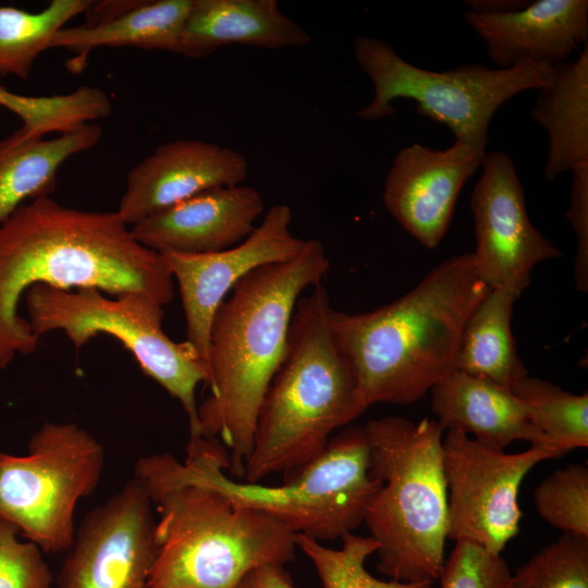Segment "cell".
<instances>
[{
    "label": "cell",
    "instance_id": "obj_26",
    "mask_svg": "<svg viewBox=\"0 0 588 588\" xmlns=\"http://www.w3.org/2000/svg\"><path fill=\"white\" fill-rule=\"evenodd\" d=\"M547 443L562 454L588 445V394H573L528 375L512 389Z\"/></svg>",
    "mask_w": 588,
    "mask_h": 588
},
{
    "label": "cell",
    "instance_id": "obj_13",
    "mask_svg": "<svg viewBox=\"0 0 588 588\" xmlns=\"http://www.w3.org/2000/svg\"><path fill=\"white\" fill-rule=\"evenodd\" d=\"M481 166L470 196L476 236L473 265L490 289H504L518 298L530 284L532 269L563 253L531 224L510 156L493 150Z\"/></svg>",
    "mask_w": 588,
    "mask_h": 588
},
{
    "label": "cell",
    "instance_id": "obj_2",
    "mask_svg": "<svg viewBox=\"0 0 588 588\" xmlns=\"http://www.w3.org/2000/svg\"><path fill=\"white\" fill-rule=\"evenodd\" d=\"M330 268L318 238L282 262L244 275L218 307L210 328V395L198 405L199 433L221 439L231 473L243 479L258 412L287 346L299 295L321 283Z\"/></svg>",
    "mask_w": 588,
    "mask_h": 588
},
{
    "label": "cell",
    "instance_id": "obj_20",
    "mask_svg": "<svg viewBox=\"0 0 588 588\" xmlns=\"http://www.w3.org/2000/svg\"><path fill=\"white\" fill-rule=\"evenodd\" d=\"M310 40L275 0H193L177 53L199 59L228 45L282 49Z\"/></svg>",
    "mask_w": 588,
    "mask_h": 588
},
{
    "label": "cell",
    "instance_id": "obj_5",
    "mask_svg": "<svg viewBox=\"0 0 588 588\" xmlns=\"http://www.w3.org/2000/svg\"><path fill=\"white\" fill-rule=\"evenodd\" d=\"M159 513L148 588H237L250 572L295 558L296 532L218 490L135 465Z\"/></svg>",
    "mask_w": 588,
    "mask_h": 588
},
{
    "label": "cell",
    "instance_id": "obj_18",
    "mask_svg": "<svg viewBox=\"0 0 588 588\" xmlns=\"http://www.w3.org/2000/svg\"><path fill=\"white\" fill-rule=\"evenodd\" d=\"M498 69L525 62L556 65L588 39L587 0H538L507 13L464 12Z\"/></svg>",
    "mask_w": 588,
    "mask_h": 588
},
{
    "label": "cell",
    "instance_id": "obj_3",
    "mask_svg": "<svg viewBox=\"0 0 588 588\" xmlns=\"http://www.w3.org/2000/svg\"><path fill=\"white\" fill-rule=\"evenodd\" d=\"M491 289L471 254L432 268L400 298L366 313L331 309L334 340L368 408L421 400L453 370L465 323Z\"/></svg>",
    "mask_w": 588,
    "mask_h": 588
},
{
    "label": "cell",
    "instance_id": "obj_30",
    "mask_svg": "<svg viewBox=\"0 0 588 588\" xmlns=\"http://www.w3.org/2000/svg\"><path fill=\"white\" fill-rule=\"evenodd\" d=\"M538 514L548 524L575 536L588 537V468L571 464L544 478L534 492Z\"/></svg>",
    "mask_w": 588,
    "mask_h": 588
},
{
    "label": "cell",
    "instance_id": "obj_31",
    "mask_svg": "<svg viewBox=\"0 0 588 588\" xmlns=\"http://www.w3.org/2000/svg\"><path fill=\"white\" fill-rule=\"evenodd\" d=\"M439 578L441 588H509L511 573L500 555L473 541L457 540Z\"/></svg>",
    "mask_w": 588,
    "mask_h": 588
},
{
    "label": "cell",
    "instance_id": "obj_34",
    "mask_svg": "<svg viewBox=\"0 0 588 588\" xmlns=\"http://www.w3.org/2000/svg\"><path fill=\"white\" fill-rule=\"evenodd\" d=\"M237 588H296L281 565H266L247 574Z\"/></svg>",
    "mask_w": 588,
    "mask_h": 588
},
{
    "label": "cell",
    "instance_id": "obj_15",
    "mask_svg": "<svg viewBox=\"0 0 588 588\" xmlns=\"http://www.w3.org/2000/svg\"><path fill=\"white\" fill-rule=\"evenodd\" d=\"M486 151L454 143L437 150L420 144L401 149L384 181L385 209L426 248H436L449 228L465 182Z\"/></svg>",
    "mask_w": 588,
    "mask_h": 588
},
{
    "label": "cell",
    "instance_id": "obj_24",
    "mask_svg": "<svg viewBox=\"0 0 588 588\" xmlns=\"http://www.w3.org/2000/svg\"><path fill=\"white\" fill-rule=\"evenodd\" d=\"M517 297L491 289L467 319L455 356V370L488 379L512 391L527 369L511 330Z\"/></svg>",
    "mask_w": 588,
    "mask_h": 588
},
{
    "label": "cell",
    "instance_id": "obj_25",
    "mask_svg": "<svg viewBox=\"0 0 588 588\" xmlns=\"http://www.w3.org/2000/svg\"><path fill=\"white\" fill-rule=\"evenodd\" d=\"M90 0H52L38 12L0 5V75L27 79L36 58L52 37Z\"/></svg>",
    "mask_w": 588,
    "mask_h": 588
},
{
    "label": "cell",
    "instance_id": "obj_16",
    "mask_svg": "<svg viewBox=\"0 0 588 588\" xmlns=\"http://www.w3.org/2000/svg\"><path fill=\"white\" fill-rule=\"evenodd\" d=\"M247 169L234 149L197 139L170 142L131 170L117 212L131 228L204 191L241 184Z\"/></svg>",
    "mask_w": 588,
    "mask_h": 588
},
{
    "label": "cell",
    "instance_id": "obj_19",
    "mask_svg": "<svg viewBox=\"0 0 588 588\" xmlns=\"http://www.w3.org/2000/svg\"><path fill=\"white\" fill-rule=\"evenodd\" d=\"M430 391L431 409L446 431L473 436L476 441L498 450L516 440L549 445L520 400L511 390L488 379L453 370Z\"/></svg>",
    "mask_w": 588,
    "mask_h": 588
},
{
    "label": "cell",
    "instance_id": "obj_27",
    "mask_svg": "<svg viewBox=\"0 0 588 588\" xmlns=\"http://www.w3.org/2000/svg\"><path fill=\"white\" fill-rule=\"evenodd\" d=\"M0 107L14 113L28 133H68L111 113L107 94L97 87L79 86L65 95L25 96L0 85Z\"/></svg>",
    "mask_w": 588,
    "mask_h": 588
},
{
    "label": "cell",
    "instance_id": "obj_22",
    "mask_svg": "<svg viewBox=\"0 0 588 588\" xmlns=\"http://www.w3.org/2000/svg\"><path fill=\"white\" fill-rule=\"evenodd\" d=\"M530 113L548 134L544 177L552 181L588 161V44L576 61L555 65Z\"/></svg>",
    "mask_w": 588,
    "mask_h": 588
},
{
    "label": "cell",
    "instance_id": "obj_6",
    "mask_svg": "<svg viewBox=\"0 0 588 588\" xmlns=\"http://www.w3.org/2000/svg\"><path fill=\"white\" fill-rule=\"evenodd\" d=\"M369 474L380 482L363 522L378 543L377 569L393 580L433 581L444 565L448 489L442 464L443 427L384 416L363 426Z\"/></svg>",
    "mask_w": 588,
    "mask_h": 588
},
{
    "label": "cell",
    "instance_id": "obj_29",
    "mask_svg": "<svg viewBox=\"0 0 588 588\" xmlns=\"http://www.w3.org/2000/svg\"><path fill=\"white\" fill-rule=\"evenodd\" d=\"M509 588H588V537L563 534L511 574Z\"/></svg>",
    "mask_w": 588,
    "mask_h": 588
},
{
    "label": "cell",
    "instance_id": "obj_12",
    "mask_svg": "<svg viewBox=\"0 0 588 588\" xmlns=\"http://www.w3.org/2000/svg\"><path fill=\"white\" fill-rule=\"evenodd\" d=\"M144 482L133 477L89 511L58 577V588H148L155 520Z\"/></svg>",
    "mask_w": 588,
    "mask_h": 588
},
{
    "label": "cell",
    "instance_id": "obj_28",
    "mask_svg": "<svg viewBox=\"0 0 588 588\" xmlns=\"http://www.w3.org/2000/svg\"><path fill=\"white\" fill-rule=\"evenodd\" d=\"M340 549H330L319 540L296 534V547L314 564L322 588H430L432 581L381 580L369 574L365 562L379 549L372 537L345 534Z\"/></svg>",
    "mask_w": 588,
    "mask_h": 588
},
{
    "label": "cell",
    "instance_id": "obj_9",
    "mask_svg": "<svg viewBox=\"0 0 588 588\" xmlns=\"http://www.w3.org/2000/svg\"><path fill=\"white\" fill-rule=\"evenodd\" d=\"M354 54L375 89L358 118L373 121L390 117L395 112L392 101L412 99L419 114L448 126L455 143L483 151L499 107L522 91L542 88L555 72V65L541 62L509 69L463 64L434 72L406 62L388 42L368 36L355 40Z\"/></svg>",
    "mask_w": 588,
    "mask_h": 588
},
{
    "label": "cell",
    "instance_id": "obj_33",
    "mask_svg": "<svg viewBox=\"0 0 588 588\" xmlns=\"http://www.w3.org/2000/svg\"><path fill=\"white\" fill-rule=\"evenodd\" d=\"M571 203L565 217L577 243L574 272L578 291L588 292V161L572 170Z\"/></svg>",
    "mask_w": 588,
    "mask_h": 588
},
{
    "label": "cell",
    "instance_id": "obj_8",
    "mask_svg": "<svg viewBox=\"0 0 588 588\" xmlns=\"http://www.w3.org/2000/svg\"><path fill=\"white\" fill-rule=\"evenodd\" d=\"M24 301L27 321L38 339L62 331L76 350L99 334L117 339L144 373L181 403L191 438L201 437L196 388L207 382V366L188 342H174L164 333L162 305L137 292L111 298L97 289L73 291L45 284L29 287Z\"/></svg>",
    "mask_w": 588,
    "mask_h": 588
},
{
    "label": "cell",
    "instance_id": "obj_23",
    "mask_svg": "<svg viewBox=\"0 0 588 588\" xmlns=\"http://www.w3.org/2000/svg\"><path fill=\"white\" fill-rule=\"evenodd\" d=\"M193 0L139 1L119 16L95 25L61 28L50 48L78 53L79 64L88 53L102 47H135L177 53L182 32Z\"/></svg>",
    "mask_w": 588,
    "mask_h": 588
},
{
    "label": "cell",
    "instance_id": "obj_10",
    "mask_svg": "<svg viewBox=\"0 0 588 588\" xmlns=\"http://www.w3.org/2000/svg\"><path fill=\"white\" fill-rule=\"evenodd\" d=\"M105 466L101 443L73 422H45L27 454L0 451V516L45 553L69 550L79 500L97 488Z\"/></svg>",
    "mask_w": 588,
    "mask_h": 588
},
{
    "label": "cell",
    "instance_id": "obj_11",
    "mask_svg": "<svg viewBox=\"0 0 588 588\" xmlns=\"http://www.w3.org/2000/svg\"><path fill=\"white\" fill-rule=\"evenodd\" d=\"M563 455L549 445L507 454L448 430L442 464L448 489V538L473 541L500 555L516 536L519 486L538 463Z\"/></svg>",
    "mask_w": 588,
    "mask_h": 588
},
{
    "label": "cell",
    "instance_id": "obj_32",
    "mask_svg": "<svg viewBox=\"0 0 588 588\" xmlns=\"http://www.w3.org/2000/svg\"><path fill=\"white\" fill-rule=\"evenodd\" d=\"M15 525L0 516V588H50L52 573L42 551L19 539Z\"/></svg>",
    "mask_w": 588,
    "mask_h": 588
},
{
    "label": "cell",
    "instance_id": "obj_7",
    "mask_svg": "<svg viewBox=\"0 0 588 588\" xmlns=\"http://www.w3.org/2000/svg\"><path fill=\"white\" fill-rule=\"evenodd\" d=\"M137 464L173 480L211 487L234 504L267 513L294 532L317 540L352 532L380 487L369 474L363 426H350L332 437L318 457L286 476L281 486L228 477L229 454L218 439L204 437L189 438L183 462L169 453H154Z\"/></svg>",
    "mask_w": 588,
    "mask_h": 588
},
{
    "label": "cell",
    "instance_id": "obj_21",
    "mask_svg": "<svg viewBox=\"0 0 588 588\" xmlns=\"http://www.w3.org/2000/svg\"><path fill=\"white\" fill-rule=\"evenodd\" d=\"M101 135L100 125L88 123L50 139L23 127L0 139V226L25 203L50 196L61 164Z\"/></svg>",
    "mask_w": 588,
    "mask_h": 588
},
{
    "label": "cell",
    "instance_id": "obj_35",
    "mask_svg": "<svg viewBox=\"0 0 588 588\" xmlns=\"http://www.w3.org/2000/svg\"><path fill=\"white\" fill-rule=\"evenodd\" d=\"M470 11L478 13H507L525 8L529 1L471 0L466 1Z\"/></svg>",
    "mask_w": 588,
    "mask_h": 588
},
{
    "label": "cell",
    "instance_id": "obj_1",
    "mask_svg": "<svg viewBox=\"0 0 588 588\" xmlns=\"http://www.w3.org/2000/svg\"><path fill=\"white\" fill-rule=\"evenodd\" d=\"M36 284L137 292L169 304L174 280L162 257L142 244L114 212L65 207L50 196L22 205L0 226V368L38 346L19 303Z\"/></svg>",
    "mask_w": 588,
    "mask_h": 588
},
{
    "label": "cell",
    "instance_id": "obj_14",
    "mask_svg": "<svg viewBox=\"0 0 588 588\" xmlns=\"http://www.w3.org/2000/svg\"><path fill=\"white\" fill-rule=\"evenodd\" d=\"M291 222V208L277 204L269 208L259 226L233 247L199 255L161 254L179 286L185 341L206 366L211 322L232 287L254 269L287 261L303 249L306 240L292 234Z\"/></svg>",
    "mask_w": 588,
    "mask_h": 588
},
{
    "label": "cell",
    "instance_id": "obj_17",
    "mask_svg": "<svg viewBox=\"0 0 588 588\" xmlns=\"http://www.w3.org/2000/svg\"><path fill=\"white\" fill-rule=\"evenodd\" d=\"M262 212L256 188L219 186L150 215L132 225L131 233L158 254H210L244 241Z\"/></svg>",
    "mask_w": 588,
    "mask_h": 588
},
{
    "label": "cell",
    "instance_id": "obj_4",
    "mask_svg": "<svg viewBox=\"0 0 588 588\" xmlns=\"http://www.w3.org/2000/svg\"><path fill=\"white\" fill-rule=\"evenodd\" d=\"M298 298L284 358L260 405L243 481L289 476L318 457L331 434L366 409L353 369L330 326L322 283Z\"/></svg>",
    "mask_w": 588,
    "mask_h": 588
}]
</instances>
